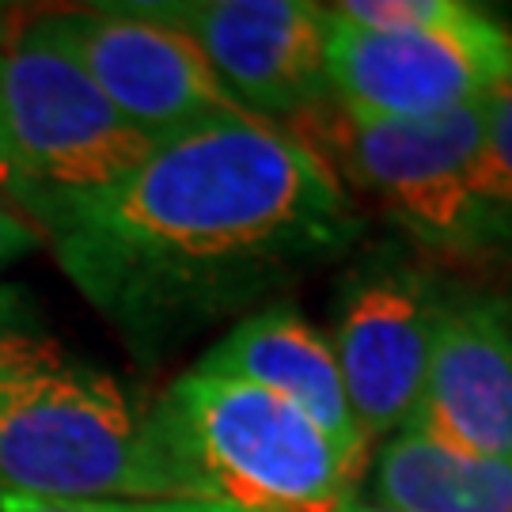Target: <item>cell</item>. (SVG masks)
Masks as SVG:
<instances>
[{"label":"cell","instance_id":"cell-13","mask_svg":"<svg viewBox=\"0 0 512 512\" xmlns=\"http://www.w3.org/2000/svg\"><path fill=\"white\" fill-rule=\"evenodd\" d=\"M471 194H475L490 247H512V84L486 103V129L478 148L475 171H471Z\"/></svg>","mask_w":512,"mask_h":512},{"label":"cell","instance_id":"cell-2","mask_svg":"<svg viewBox=\"0 0 512 512\" xmlns=\"http://www.w3.org/2000/svg\"><path fill=\"white\" fill-rule=\"evenodd\" d=\"M0 490L84 505L183 501L148 406L50 342L0 365Z\"/></svg>","mask_w":512,"mask_h":512},{"label":"cell","instance_id":"cell-14","mask_svg":"<svg viewBox=\"0 0 512 512\" xmlns=\"http://www.w3.org/2000/svg\"><path fill=\"white\" fill-rule=\"evenodd\" d=\"M38 342L46 338H42V315H38L35 296L23 285H0V365Z\"/></svg>","mask_w":512,"mask_h":512},{"label":"cell","instance_id":"cell-7","mask_svg":"<svg viewBox=\"0 0 512 512\" xmlns=\"http://www.w3.org/2000/svg\"><path fill=\"white\" fill-rule=\"evenodd\" d=\"M448 296L452 281L391 239L365 251L338 281L330 353L368 444L414 414Z\"/></svg>","mask_w":512,"mask_h":512},{"label":"cell","instance_id":"cell-9","mask_svg":"<svg viewBox=\"0 0 512 512\" xmlns=\"http://www.w3.org/2000/svg\"><path fill=\"white\" fill-rule=\"evenodd\" d=\"M141 16L186 35L220 88L258 122H293L330 99L327 8L308 0H141Z\"/></svg>","mask_w":512,"mask_h":512},{"label":"cell","instance_id":"cell-6","mask_svg":"<svg viewBox=\"0 0 512 512\" xmlns=\"http://www.w3.org/2000/svg\"><path fill=\"white\" fill-rule=\"evenodd\" d=\"M330 99L368 118H433L490 103L512 84V27L463 4L410 31H365L327 8Z\"/></svg>","mask_w":512,"mask_h":512},{"label":"cell","instance_id":"cell-16","mask_svg":"<svg viewBox=\"0 0 512 512\" xmlns=\"http://www.w3.org/2000/svg\"><path fill=\"white\" fill-rule=\"evenodd\" d=\"M38 243H42V236H38L35 224L23 217L19 209L0 202V270L19 262L27 251H35Z\"/></svg>","mask_w":512,"mask_h":512},{"label":"cell","instance_id":"cell-11","mask_svg":"<svg viewBox=\"0 0 512 512\" xmlns=\"http://www.w3.org/2000/svg\"><path fill=\"white\" fill-rule=\"evenodd\" d=\"M194 368L255 384L285 399L334 444V452L346 459L353 475L365 478V471L372 467L368 440L361 437L357 418L349 410L330 342L293 304L274 300L266 308L251 311Z\"/></svg>","mask_w":512,"mask_h":512},{"label":"cell","instance_id":"cell-8","mask_svg":"<svg viewBox=\"0 0 512 512\" xmlns=\"http://www.w3.org/2000/svg\"><path fill=\"white\" fill-rule=\"evenodd\" d=\"M42 35L54 42L99 95L152 145L194 129L251 118L220 88L198 46L133 4H92L35 12Z\"/></svg>","mask_w":512,"mask_h":512},{"label":"cell","instance_id":"cell-12","mask_svg":"<svg viewBox=\"0 0 512 512\" xmlns=\"http://www.w3.org/2000/svg\"><path fill=\"white\" fill-rule=\"evenodd\" d=\"M372 471V505L391 512H512V463L452 456L399 429L380 448Z\"/></svg>","mask_w":512,"mask_h":512},{"label":"cell","instance_id":"cell-3","mask_svg":"<svg viewBox=\"0 0 512 512\" xmlns=\"http://www.w3.org/2000/svg\"><path fill=\"white\" fill-rule=\"evenodd\" d=\"M148 425L183 501L228 512H342L361 478L296 406L202 368L183 372Z\"/></svg>","mask_w":512,"mask_h":512},{"label":"cell","instance_id":"cell-15","mask_svg":"<svg viewBox=\"0 0 512 512\" xmlns=\"http://www.w3.org/2000/svg\"><path fill=\"white\" fill-rule=\"evenodd\" d=\"M0 512H228L194 501H160V505H84V501H42L0 490Z\"/></svg>","mask_w":512,"mask_h":512},{"label":"cell","instance_id":"cell-5","mask_svg":"<svg viewBox=\"0 0 512 512\" xmlns=\"http://www.w3.org/2000/svg\"><path fill=\"white\" fill-rule=\"evenodd\" d=\"M35 23L0 12V186L95 190L152 152Z\"/></svg>","mask_w":512,"mask_h":512},{"label":"cell","instance_id":"cell-4","mask_svg":"<svg viewBox=\"0 0 512 512\" xmlns=\"http://www.w3.org/2000/svg\"><path fill=\"white\" fill-rule=\"evenodd\" d=\"M486 103L433 118H368L342 103H319L289 122L300 145L368 194L391 224L429 255H494L490 232L471 194Z\"/></svg>","mask_w":512,"mask_h":512},{"label":"cell","instance_id":"cell-17","mask_svg":"<svg viewBox=\"0 0 512 512\" xmlns=\"http://www.w3.org/2000/svg\"><path fill=\"white\" fill-rule=\"evenodd\" d=\"M342 512H391V509H384V505H372V501H361V497H353Z\"/></svg>","mask_w":512,"mask_h":512},{"label":"cell","instance_id":"cell-10","mask_svg":"<svg viewBox=\"0 0 512 512\" xmlns=\"http://www.w3.org/2000/svg\"><path fill=\"white\" fill-rule=\"evenodd\" d=\"M403 429L452 456L512 463V308L501 296L452 285Z\"/></svg>","mask_w":512,"mask_h":512},{"label":"cell","instance_id":"cell-1","mask_svg":"<svg viewBox=\"0 0 512 512\" xmlns=\"http://www.w3.org/2000/svg\"><path fill=\"white\" fill-rule=\"evenodd\" d=\"M8 198L141 365L274 304L365 236L338 175L258 118L164 141L110 186Z\"/></svg>","mask_w":512,"mask_h":512}]
</instances>
